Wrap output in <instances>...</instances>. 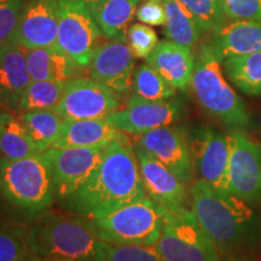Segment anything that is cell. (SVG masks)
Segmentation results:
<instances>
[{
  "label": "cell",
  "mask_w": 261,
  "mask_h": 261,
  "mask_svg": "<svg viewBox=\"0 0 261 261\" xmlns=\"http://www.w3.org/2000/svg\"><path fill=\"white\" fill-rule=\"evenodd\" d=\"M145 196L135 145L123 136L107 146L91 177L63 201V207L91 220Z\"/></svg>",
  "instance_id": "cell-1"
},
{
  "label": "cell",
  "mask_w": 261,
  "mask_h": 261,
  "mask_svg": "<svg viewBox=\"0 0 261 261\" xmlns=\"http://www.w3.org/2000/svg\"><path fill=\"white\" fill-rule=\"evenodd\" d=\"M191 211L220 256L234 255L257 246L261 221L247 201L197 179L190 188Z\"/></svg>",
  "instance_id": "cell-2"
},
{
  "label": "cell",
  "mask_w": 261,
  "mask_h": 261,
  "mask_svg": "<svg viewBox=\"0 0 261 261\" xmlns=\"http://www.w3.org/2000/svg\"><path fill=\"white\" fill-rule=\"evenodd\" d=\"M33 255L73 261H106V242L90 221L74 213H45L25 230Z\"/></svg>",
  "instance_id": "cell-3"
},
{
  "label": "cell",
  "mask_w": 261,
  "mask_h": 261,
  "mask_svg": "<svg viewBox=\"0 0 261 261\" xmlns=\"http://www.w3.org/2000/svg\"><path fill=\"white\" fill-rule=\"evenodd\" d=\"M220 63L211 42L202 45L195 57L190 84L192 93L214 119L232 128H246L250 123V115L246 104L224 76Z\"/></svg>",
  "instance_id": "cell-4"
},
{
  "label": "cell",
  "mask_w": 261,
  "mask_h": 261,
  "mask_svg": "<svg viewBox=\"0 0 261 261\" xmlns=\"http://www.w3.org/2000/svg\"><path fill=\"white\" fill-rule=\"evenodd\" d=\"M0 200L16 212L31 215L51 207L56 197L41 154L19 160L0 159Z\"/></svg>",
  "instance_id": "cell-5"
},
{
  "label": "cell",
  "mask_w": 261,
  "mask_h": 261,
  "mask_svg": "<svg viewBox=\"0 0 261 261\" xmlns=\"http://www.w3.org/2000/svg\"><path fill=\"white\" fill-rule=\"evenodd\" d=\"M165 215V208L145 196L89 221L97 236L107 243L154 246L161 234Z\"/></svg>",
  "instance_id": "cell-6"
},
{
  "label": "cell",
  "mask_w": 261,
  "mask_h": 261,
  "mask_svg": "<svg viewBox=\"0 0 261 261\" xmlns=\"http://www.w3.org/2000/svg\"><path fill=\"white\" fill-rule=\"evenodd\" d=\"M162 261H220L221 256L189 208L166 210L165 223L154 244Z\"/></svg>",
  "instance_id": "cell-7"
},
{
  "label": "cell",
  "mask_w": 261,
  "mask_h": 261,
  "mask_svg": "<svg viewBox=\"0 0 261 261\" xmlns=\"http://www.w3.org/2000/svg\"><path fill=\"white\" fill-rule=\"evenodd\" d=\"M103 37L92 14L81 0H60L56 45L75 64L84 69L89 68Z\"/></svg>",
  "instance_id": "cell-8"
},
{
  "label": "cell",
  "mask_w": 261,
  "mask_h": 261,
  "mask_svg": "<svg viewBox=\"0 0 261 261\" xmlns=\"http://www.w3.org/2000/svg\"><path fill=\"white\" fill-rule=\"evenodd\" d=\"M107 145L93 148H50L42 152L51 174L56 200L63 202L91 177L103 159Z\"/></svg>",
  "instance_id": "cell-9"
},
{
  "label": "cell",
  "mask_w": 261,
  "mask_h": 261,
  "mask_svg": "<svg viewBox=\"0 0 261 261\" xmlns=\"http://www.w3.org/2000/svg\"><path fill=\"white\" fill-rule=\"evenodd\" d=\"M226 139L228 191L248 203L261 201V143L240 128L231 129Z\"/></svg>",
  "instance_id": "cell-10"
},
{
  "label": "cell",
  "mask_w": 261,
  "mask_h": 261,
  "mask_svg": "<svg viewBox=\"0 0 261 261\" xmlns=\"http://www.w3.org/2000/svg\"><path fill=\"white\" fill-rule=\"evenodd\" d=\"M119 94L106 85L87 77H74L64 91L55 112L63 120L103 119L120 109Z\"/></svg>",
  "instance_id": "cell-11"
},
{
  "label": "cell",
  "mask_w": 261,
  "mask_h": 261,
  "mask_svg": "<svg viewBox=\"0 0 261 261\" xmlns=\"http://www.w3.org/2000/svg\"><path fill=\"white\" fill-rule=\"evenodd\" d=\"M192 166L202 180L219 191H228V145L226 135L201 126L188 136Z\"/></svg>",
  "instance_id": "cell-12"
},
{
  "label": "cell",
  "mask_w": 261,
  "mask_h": 261,
  "mask_svg": "<svg viewBox=\"0 0 261 261\" xmlns=\"http://www.w3.org/2000/svg\"><path fill=\"white\" fill-rule=\"evenodd\" d=\"M181 115L178 99L150 102L132 94L123 109L116 110L106 119L117 130L130 136H139L160 127L172 126Z\"/></svg>",
  "instance_id": "cell-13"
},
{
  "label": "cell",
  "mask_w": 261,
  "mask_h": 261,
  "mask_svg": "<svg viewBox=\"0 0 261 261\" xmlns=\"http://www.w3.org/2000/svg\"><path fill=\"white\" fill-rule=\"evenodd\" d=\"M133 144L152 156L174 173L182 181H192L195 169L192 166L188 136L178 127L166 126L135 136Z\"/></svg>",
  "instance_id": "cell-14"
},
{
  "label": "cell",
  "mask_w": 261,
  "mask_h": 261,
  "mask_svg": "<svg viewBox=\"0 0 261 261\" xmlns=\"http://www.w3.org/2000/svg\"><path fill=\"white\" fill-rule=\"evenodd\" d=\"M135 67L136 57L127 41L110 40L98 45L87 69L92 80L125 94L133 86Z\"/></svg>",
  "instance_id": "cell-15"
},
{
  "label": "cell",
  "mask_w": 261,
  "mask_h": 261,
  "mask_svg": "<svg viewBox=\"0 0 261 261\" xmlns=\"http://www.w3.org/2000/svg\"><path fill=\"white\" fill-rule=\"evenodd\" d=\"M60 0H25L21 19L9 41L23 48H38L56 44Z\"/></svg>",
  "instance_id": "cell-16"
},
{
  "label": "cell",
  "mask_w": 261,
  "mask_h": 261,
  "mask_svg": "<svg viewBox=\"0 0 261 261\" xmlns=\"http://www.w3.org/2000/svg\"><path fill=\"white\" fill-rule=\"evenodd\" d=\"M135 151L146 196L167 211L187 208L188 202L190 201V191L187 182L138 146L135 145Z\"/></svg>",
  "instance_id": "cell-17"
},
{
  "label": "cell",
  "mask_w": 261,
  "mask_h": 261,
  "mask_svg": "<svg viewBox=\"0 0 261 261\" xmlns=\"http://www.w3.org/2000/svg\"><path fill=\"white\" fill-rule=\"evenodd\" d=\"M31 81L25 48L14 41L0 45V107L17 112L19 98Z\"/></svg>",
  "instance_id": "cell-18"
},
{
  "label": "cell",
  "mask_w": 261,
  "mask_h": 261,
  "mask_svg": "<svg viewBox=\"0 0 261 261\" xmlns=\"http://www.w3.org/2000/svg\"><path fill=\"white\" fill-rule=\"evenodd\" d=\"M191 50L174 41L162 40L145 61L175 90H187L195 68Z\"/></svg>",
  "instance_id": "cell-19"
},
{
  "label": "cell",
  "mask_w": 261,
  "mask_h": 261,
  "mask_svg": "<svg viewBox=\"0 0 261 261\" xmlns=\"http://www.w3.org/2000/svg\"><path fill=\"white\" fill-rule=\"evenodd\" d=\"M212 47L219 60L261 51V22L234 19L213 32Z\"/></svg>",
  "instance_id": "cell-20"
},
{
  "label": "cell",
  "mask_w": 261,
  "mask_h": 261,
  "mask_svg": "<svg viewBox=\"0 0 261 261\" xmlns=\"http://www.w3.org/2000/svg\"><path fill=\"white\" fill-rule=\"evenodd\" d=\"M125 136L103 119L64 120L63 128L52 148H93L107 145Z\"/></svg>",
  "instance_id": "cell-21"
},
{
  "label": "cell",
  "mask_w": 261,
  "mask_h": 261,
  "mask_svg": "<svg viewBox=\"0 0 261 261\" xmlns=\"http://www.w3.org/2000/svg\"><path fill=\"white\" fill-rule=\"evenodd\" d=\"M28 70L32 81H60L79 77L84 68L70 60L57 45L38 48H25Z\"/></svg>",
  "instance_id": "cell-22"
},
{
  "label": "cell",
  "mask_w": 261,
  "mask_h": 261,
  "mask_svg": "<svg viewBox=\"0 0 261 261\" xmlns=\"http://www.w3.org/2000/svg\"><path fill=\"white\" fill-rule=\"evenodd\" d=\"M23 123L9 110L0 112V159L19 160L39 155Z\"/></svg>",
  "instance_id": "cell-23"
},
{
  "label": "cell",
  "mask_w": 261,
  "mask_h": 261,
  "mask_svg": "<svg viewBox=\"0 0 261 261\" xmlns=\"http://www.w3.org/2000/svg\"><path fill=\"white\" fill-rule=\"evenodd\" d=\"M143 0H107L93 16L103 35L110 40L127 41V31Z\"/></svg>",
  "instance_id": "cell-24"
},
{
  "label": "cell",
  "mask_w": 261,
  "mask_h": 261,
  "mask_svg": "<svg viewBox=\"0 0 261 261\" xmlns=\"http://www.w3.org/2000/svg\"><path fill=\"white\" fill-rule=\"evenodd\" d=\"M224 73L248 96H261V51L225 58Z\"/></svg>",
  "instance_id": "cell-25"
},
{
  "label": "cell",
  "mask_w": 261,
  "mask_h": 261,
  "mask_svg": "<svg viewBox=\"0 0 261 261\" xmlns=\"http://www.w3.org/2000/svg\"><path fill=\"white\" fill-rule=\"evenodd\" d=\"M163 4L166 9V37L182 46L194 47L202 33L198 22L178 0H163Z\"/></svg>",
  "instance_id": "cell-26"
},
{
  "label": "cell",
  "mask_w": 261,
  "mask_h": 261,
  "mask_svg": "<svg viewBox=\"0 0 261 261\" xmlns=\"http://www.w3.org/2000/svg\"><path fill=\"white\" fill-rule=\"evenodd\" d=\"M18 119L27 128L40 154L54 146L64 125V120L55 110L22 112Z\"/></svg>",
  "instance_id": "cell-27"
},
{
  "label": "cell",
  "mask_w": 261,
  "mask_h": 261,
  "mask_svg": "<svg viewBox=\"0 0 261 261\" xmlns=\"http://www.w3.org/2000/svg\"><path fill=\"white\" fill-rule=\"evenodd\" d=\"M60 81H31L19 98L17 112L55 110L64 91Z\"/></svg>",
  "instance_id": "cell-28"
},
{
  "label": "cell",
  "mask_w": 261,
  "mask_h": 261,
  "mask_svg": "<svg viewBox=\"0 0 261 261\" xmlns=\"http://www.w3.org/2000/svg\"><path fill=\"white\" fill-rule=\"evenodd\" d=\"M133 94L150 102H162L175 96V89L156 71L151 65H139L133 77Z\"/></svg>",
  "instance_id": "cell-29"
},
{
  "label": "cell",
  "mask_w": 261,
  "mask_h": 261,
  "mask_svg": "<svg viewBox=\"0 0 261 261\" xmlns=\"http://www.w3.org/2000/svg\"><path fill=\"white\" fill-rule=\"evenodd\" d=\"M198 22L202 32H215L226 23L221 0H178Z\"/></svg>",
  "instance_id": "cell-30"
},
{
  "label": "cell",
  "mask_w": 261,
  "mask_h": 261,
  "mask_svg": "<svg viewBox=\"0 0 261 261\" xmlns=\"http://www.w3.org/2000/svg\"><path fill=\"white\" fill-rule=\"evenodd\" d=\"M29 256L25 231L0 224V261H27Z\"/></svg>",
  "instance_id": "cell-31"
},
{
  "label": "cell",
  "mask_w": 261,
  "mask_h": 261,
  "mask_svg": "<svg viewBox=\"0 0 261 261\" xmlns=\"http://www.w3.org/2000/svg\"><path fill=\"white\" fill-rule=\"evenodd\" d=\"M106 261H162L155 246L106 242Z\"/></svg>",
  "instance_id": "cell-32"
},
{
  "label": "cell",
  "mask_w": 261,
  "mask_h": 261,
  "mask_svg": "<svg viewBox=\"0 0 261 261\" xmlns=\"http://www.w3.org/2000/svg\"><path fill=\"white\" fill-rule=\"evenodd\" d=\"M159 37L151 25L135 23L127 31V44L136 58L146 60L159 44Z\"/></svg>",
  "instance_id": "cell-33"
},
{
  "label": "cell",
  "mask_w": 261,
  "mask_h": 261,
  "mask_svg": "<svg viewBox=\"0 0 261 261\" xmlns=\"http://www.w3.org/2000/svg\"><path fill=\"white\" fill-rule=\"evenodd\" d=\"M24 4L25 0H0V45L14 35Z\"/></svg>",
  "instance_id": "cell-34"
},
{
  "label": "cell",
  "mask_w": 261,
  "mask_h": 261,
  "mask_svg": "<svg viewBox=\"0 0 261 261\" xmlns=\"http://www.w3.org/2000/svg\"><path fill=\"white\" fill-rule=\"evenodd\" d=\"M228 18L261 22V0H221Z\"/></svg>",
  "instance_id": "cell-35"
},
{
  "label": "cell",
  "mask_w": 261,
  "mask_h": 261,
  "mask_svg": "<svg viewBox=\"0 0 261 261\" xmlns=\"http://www.w3.org/2000/svg\"><path fill=\"white\" fill-rule=\"evenodd\" d=\"M136 18L148 25L166 24V9L163 0H143L136 11Z\"/></svg>",
  "instance_id": "cell-36"
},
{
  "label": "cell",
  "mask_w": 261,
  "mask_h": 261,
  "mask_svg": "<svg viewBox=\"0 0 261 261\" xmlns=\"http://www.w3.org/2000/svg\"><path fill=\"white\" fill-rule=\"evenodd\" d=\"M81 2L86 5V8L90 10V12L92 14V16H94L98 11H99V9L102 8L103 4L107 2V0H81Z\"/></svg>",
  "instance_id": "cell-37"
},
{
  "label": "cell",
  "mask_w": 261,
  "mask_h": 261,
  "mask_svg": "<svg viewBox=\"0 0 261 261\" xmlns=\"http://www.w3.org/2000/svg\"><path fill=\"white\" fill-rule=\"evenodd\" d=\"M27 261H73V260H68V259H61V257H46V256H38V255H33V254H31V256L28 257Z\"/></svg>",
  "instance_id": "cell-38"
},
{
  "label": "cell",
  "mask_w": 261,
  "mask_h": 261,
  "mask_svg": "<svg viewBox=\"0 0 261 261\" xmlns=\"http://www.w3.org/2000/svg\"><path fill=\"white\" fill-rule=\"evenodd\" d=\"M220 261H250V260L244 259V257H226L225 260H220Z\"/></svg>",
  "instance_id": "cell-39"
},
{
  "label": "cell",
  "mask_w": 261,
  "mask_h": 261,
  "mask_svg": "<svg viewBox=\"0 0 261 261\" xmlns=\"http://www.w3.org/2000/svg\"><path fill=\"white\" fill-rule=\"evenodd\" d=\"M0 112H2V109H0Z\"/></svg>",
  "instance_id": "cell-40"
}]
</instances>
